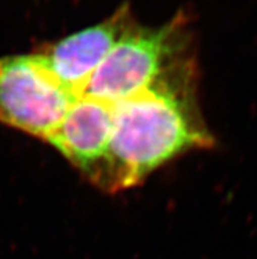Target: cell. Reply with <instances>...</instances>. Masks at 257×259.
Segmentation results:
<instances>
[{"instance_id":"cell-1","label":"cell","mask_w":257,"mask_h":259,"mask_svg":"<svg viewBox=\"0 0 257 259\" xmlns=\"http://www.w3.org/2000/svg\"><path fill=\"white\" fill-rule=\"evenodd\" d=\"M217 144L199 103L197 56L166 72L143 91L113 104L108 194L143 183L179 157Z\"/></svg>"},{"instance_id":"cell-2","label":"cell","mask_w":257,"mask_h":259,"mask_svg":"<svg viewBox=\"0 0 257 259\" xmlns=\"http://www.w3.org/2000/svg\"><path fill=\"white\" fill-rule=\"evenodd\" d=\"M197 56L193 16L177 12L158 26L138 21L94 72L83 95L116 104L143 91L166 72Z\"/></svg>"},{"instance_id":"cell-3","label":"cell","mask_w":257,"mask_h":259,"mask_svg":"<svg viewBox=\"0 0 257 259\" xmlns=\"http://www.w3.org/2000/svg\"><path fill=\"white\" fill-rule=\"evenodd\" d=\"M76 98L33 52L0 58V124L46 142Z\"/></svg>"},{"instance_id":"cell-4","label":"cell","mask_w":257,"mask_h":259,"mask_svg":"<svg viewBox=\"0 0 257 259\" xmlns=\"http://www.w3.org/2000/svg\"><path fill=\"white\" fill-rule=\"evenodd\" d=\"M137 23L133 7L125 2L97 24L42 44L32 52L59 84L71 95L80 96L114 46Z\"/></svg>"},{"instance_id":"cell-5","label":"cell","mask_w":257,"mask_h":259,"mask_svg":"<svg viewBox=\"0 0 257 259\" xmlns=\"http://www.w3.org/2000/svg\"><path fill=\"white\" fill-rule=\"evenodd\" d=\"M113 132V105L88 95L72 102L46 144L56 149L89 183L104 190Z\"/></svg>"}]
</instances>
